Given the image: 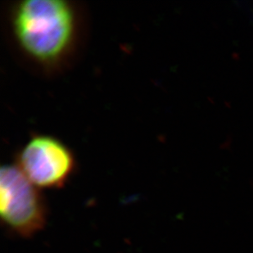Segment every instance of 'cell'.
Instances as JSON below:
<instances>
[{"label": "cell", "instance_id": "7a4b0ae2", "mask_svg": "<svg viewBox=\"0 0 253 253\" xmlns=\"http://www.w3.org/2000/svg\"><path fill=\"white\" fill-rule=\"evenodd\" d=\"M16 164L0 169V215L2 225L15 236L28 239L45 227V198Z\"/></svg>", "mask_w": 253, "mask_h": 253}, {"label": "cell", "instance_id": "3957f363", "mask_svg": "<svg viewBox=\"0 0 253 253\" xmlns=\"http://www.w3.org/2000/svg\"><path fill=\"white\" fill-rule=\"evenodd\" d=\"M15 164L38 189H60L77 169L72 149L57 137L33 134L16 156Z\"/></svg>", "mask_w": 253, "mask_h": 253}, {"label": "cell", "instance_id": "6da1fadb", "mask_svg": "<svg viewBox=\"0 0 253 253\" xmlns=\"http://www.w3.org/2000/svg\"><path fill=\"white\" fill-rule=\"evenodd\" d=\"M86 27L84 8L74 1L22 0L7 7V38L13 51L46 77L72 66L84 46Z\"/></svg>", "mask_w": 253, "mask_h": 253}]
</instances>
